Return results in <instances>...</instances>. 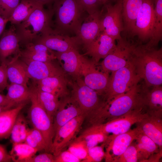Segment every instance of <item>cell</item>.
Masks as SVG:
<instances>
[{"instance_id":"obj_1","label":"cell","mask_w":162,"mask_h":162,"mask_svg":"<svg viewBox=\"0 0 162 162\" xmlns=\"http://www.w3.org/2000/svg\"><path fill=\"white\" fill-rule=\"evenodd\" d=\"M142 106H145L143 102L142 86L138 83L110 100L103 101L99 108L87 117L91 126L98 124L113 120Z\"/></svg>"},{"instance_id":"obj_2","label":"cell","mask_w":162,"mask_h":162,"mask_svg":"<svg viewBox=\"0 0 162 162\" xmlns=\"http://www.w3.org/2000/svg\"><path fill=\"white\" fill-rule=\"evenodd\" d=\"M131 63L147 87L162 84V48L150 47L138 42Z\"/></svg>"},{"instance_id":"obj_3","label":"cell","mask_w":162,"mask_h":162,"mask_svg":"<svg viewBox=\"0 0 162 162\" xmlns=\"http://www.w3.org/2000/svg\"><path fill=\"white\" fill-rule=\"evenodd\" d=\"M54 13L52 7L46 9L41 4L24 21L14 25L20 44L34 43L53 28Z\"/></svg>"},{"instance_id":"obj_4","label":"cell","mask_w":162,"mask_h":162,"mask_svg":"<svg viewBox=\"0 0 162 162\" xmlns=\"http://www.w3.org/2000/svg\"><path fill=\"white\" fill-rule=\"evenodd\" d=\"M52 7L55 20L54 29L68 35L76 34L85 11L79 0H55Z\"/></svg>"},{"instance_id":"obj_5","label":"cell","mask_w":162,"mask_h":162,"mask_svg":"<svg viewBox=\"0 0 162 162\" xmlns=\"http://www.w3.org/2000/svg\"><path fill=\"white\" fill-rule=\"evenodd\" d=\"M30 100L31 105L28 112L29 122L33 127L42 135L45 141L46 152H50L55 136L53 120L40 104L37 94L31 87Z\"/></svg>"},{"instance_id":"obj_6","label":"cell","mask_w":162,"mask_h":162,"mask_svg":"<svg viewBox=\"0 0 162 162\" xmlns=\"http://www.w3.org/2000/svg\"><path fill=\"white\" fill-rule=\"evenodd\" d=\"M146 108L142 106L131 110L125 114L105 123L92 125L91 130L103 133L108 136H114L128 131L135 123L148 116Z\"/></svg>"},{"instance_id":"obj_7","label":"cell","mask_w":162,"mask_h":162,"mask_svg":"<svg viewBox=\"0 0 162 162\" xmlns=\"http://www.w3.org/2000/svg\"><path fill=\"white\" fill-rule=\"evenodd\" d=\"M111 73L107 87L103 95L104 101H108L127 92L141 80L131 62Z\"/></svg>"},{"instance_id":"obj_8","label":"cell","mask_w":162,"mask_h":162,"mask_svg":"<svg viewBox=\"0 0 162 162\" xmlns=\"http://www.w3.org/2000/svg\"><path fill=\"white\" fill-rule=\"evenodd\" d=\"M113 51L102 62L101 71L110 73L130 64L137 43H134L125 37L116 40Z\"/></svg>"},{"instance_id":"obj_9","label":"cell","mask_w":162,"mask_h":162,"mask_svg":"<svg viewBox=\"0 0 162 162\" xmlns=\"http://www.w3.org/2000/svg\"><path fill=\"white\" fill-rule=\"evenodd\" d=\"M74 80H68L72 88L71 96L87 116L99 108L103 101H100L98 92L87 86L82 77Z\"/></svg>"},{"instance_id":"obj_10","label":"cell","mask_w":162,"mask_h":162,"mask_svg":"<svg viewBox=\"0 0 162 162\" xmlns=\"http://www.w3.org/2000/svg\"><path fill=\"white\" fill-rule=\"evenodd\" d=\"M100 21L101 30L114 38L121 39L124 31L121 0H117L114 4L104 5Z\"/></svg>"},{"instance_id":"obj_11","label":"cell","mask_w":162,"mask_h":162,"mask_svg":"<svg viewBox=\"0 0 162 162\" xmlns=\"http://www.w3.org/2000/svg\"><path fill=\"white\" fill-rule=\"evenodd\" d=\"M85 114L79 115L62 126L56 133L50 152L55 156L64 150L76 137L86 117Z\"/></svg>"},{"instance_id":"obj_12","label":"cell","mask_w":162,"mask_h":162,"mask_svg":"<svg viewBox=\"0 0 162 162\" xmlns=\"http://www.w3.org/2000/svg\"><path fill=\"white\" fill-rule=\"evenodd\" d=\"M154 0H143L131 37L137 36L138 42L148 41L151 37L154 20Z\"/></svg>"},{"instance_id":"obj_13","label":"cell","mask_w":162,"mask_h":162,"mask_svg":"<svg viewBox=\"0 0 162 162\" xmlns=\"http://www.w3.org/2000/svg\"><path fill=\"white\" fill-rule=\"evenodd\" d=\"M97 63L82 55V73L85 84L96 91L99 95H103L109 82V73L100 71L96 66Z\"/></svg>"},{"instance_id":"obj_14","label":"cell","mask_w":162,"mask_h":162,"mask_svg":"<svg viewBox=\"0 0 162 162\" xmlns=\"http://www.w3.org/2000/svg\"><path fill=\"white\" fill-rule=\"evenodd\" d=\"M141 131L140 127L121 134L108 136L104 142L106 152L105 158L106 162H112V160L122 154L135 140Z\"/></svg>"},{"instance_id":"obj_15","label":"cell","mask_w":162,"mask_h":162,"mask_svg":"<svg viewBox=\"0 0 162 162\" xmlns=\"http://www.w3.org/2000/svg\"><path fill=\"white\" fill-rule=\"evenodd\" d=\"M33 43L42 44L54 51L60 52L74 48L78 49V46L81 44L77 36L70 37L53 28Z\"/></svg>"},{"instance_id":"obj_16","label":"cell","mask_w":162,"mask_h":162,"mask_svg":"<svg viewBox=\"0 0 162 162\" xmlns=\"http://www.w3.org/2000/svg\"><path fill=\"white\" fill-rule=\"evenodd\" d=\"M84 114L85 113L71 96L68 95L60 99L59 106L53 119L55 135L62 126L74 118Z\"/></svg>"},{"instance_id":"obj_17","label":"cell","mask_w":162,"mask_h":162,"mask_svg":"<svg viewBox=\"0 0 162 162\" xmlns=\"http://www.w3.org/2000/svg\"><path fill=\"white\" fill-rule=\"evenodd\" d=\"M22 60L27 64L28 78L33 81H38L48 77L65 74L62 68L53 62L54 60L46 62Z\"/></svg>"},{"instance_id":"obj_18","label":"cell","mask_w":162,"mask_h":162,"mask_svg":"<svg viewBox=\"0 0 162 162\" xmlns=\"http://www.w3.org/2000/svg\"><path fill=\"white\" fill-rule=\"evenodd\" d=\"M116 41L114 38L101 31L91 43L84 47L86 51L84 55L90 56L98 63L113 51L116 46Z\"/></svg>"},{"instance_id":"obj_19","label":"cell","mask_w":162,"mask_h":162,"mask_svg":"<svg viewBox=\"0 0 162 162\" xmlns=\"http://www.w3.org/2000/svg\"><path fill=\"white\" fill-rule=\"evenodd\" d=\"M102 10L89 15L82 22L76 36L85 47L91 43L101 32L100 21Z\"/></svg>"},{"instance_id":"obj_20","label":"cell","mask_w":162,"mask_h":162,"mask_svg":"<svg viewBox=\"0 0 162 162\" xmlns=\"http://www.w3.org/2000/svg\"><path fill=\"white\" fill-rule=\"evenodd\" d=\"M20 41L14 25L5 30L0 38V60L6 63L8 58L20 56Z\"/></svg>"},{"instance_id":"obj_21","label":"cell","mask_w":162,"mask_h":162,"mask_svg":"<svg viewBox=\"0 0 162 162\" xmlns=\"http://www.w3.org/2000/svg\"><path fill=\"white\" fill-rule=\"evenodd\" d=\"M74 48L64 52H55L56 59L64 72L71 76L74 80L82 77L81 57L77 50Z\"/></svg>"},{"instance_id":"obj_22","label":"cell","mask_w":162,"mask_h":162,"mask_svg":"<svg viewBox=\"0 0 162 162\" xmlns=\"http://www.w3.org/2000/svg\"><path fill=\"white\" fill-rule=\"evenodd\" d=\"M65 74L48 77L38 81H33V85L41 90L52 94L60 99L69 95L68 80Z\"/></svg>"},{"instance_id":"obj_23","label":"cell","mask_w":162,"mask_h":162,"mask_svg":"<svg viewBox=\"0 0 162 162\" xmlns=\"http://www.w3.org/2000/svg\"><path fill=\"white\" fill-rule=\"evenodd\" d=\"M162 114H149L137 123L141 131L152 139L160 149L162 146Z\"/></svg>"},{"instance_id":"obj_24","label":"cell","mask_w":162,"mask_h":162,"mask_svg":"<svg viewBox=\"0 0 162 162\" xmlns=\"http://www.w3.org/2000/svg\"><path fill=\"white\" fill-rule=\"evenodd\" d=\"M25 46L20 54V57L22 60L46 62L56 59L55 51L42 44L31 43Z\"/></svg>"},{"instance_id":"obj_25","label":"cell","mask_w":162,"mask_h":162,"mask_svg":"<svg viewBox=\"0 0 162 162\" xmlns=\"http://www.w3.org/2000/svg\"><path fill=\"white\" fill-rule=\"evenodd\" d=\"M7 73L10 83L27 86L29 78L27 73V65L19 56L8 60L7 63Z\"/></svg>"},{"instance_id":"obj_26","label":"cell","mask_w":162,"mask_h":162,"mask_svg":"<svg viewBox=\"0 0 162 162\" xmlns=\"http://www.w3.org/2000/svg\"><path fill=\"white\" fill-rule=\"evenodd\" d=\"M150 87L142 86L143 104L149 114H162L161 85Z\"/></svg>"},{"instance_id":"obj_27","label":"cell","mask_w":162,"mask_h":162,"mask_svg":"<svg viewBox=\"0 0 162 162\" xmlns=\"http://www.w3.org/2000/svg\"><path fill=\"white\" fill-rule=\"evenodd\" d=\"M143 0H121L124 31L131 37Z\"/></svg>"},{"instance_id":"obj_28","label":"cell","mask_w":162,"mask_h":162,"mask_svg":"<svg viewBox=\"0 0 162 162\" xmlns=\"http://www.w3.org/2000/svg\"><path fill=\"white\" fill-rule=\"evenodd\" d=\"M26 103L21 104L0 113V141L10 137L16 118Z\"/></svg>"},{"instance_id":"obj_29","label":"cell","mask_w":162,"mask_h":162,"mask_svg":"<svg viewBox=\"0 0 162 162\" xmlns=\"http://www.w3.org/2000/svg\"><path fill=\"white\" fill-rule=\"evenodd\" d=\"M135 140L139 161L145 162L151 156L162 150L141 130Z\"/></svg>"},{"instance_id":"obj_30","label":"cell","mask_w":162,"mask_h":162,"mask_svg":"<svg viewBox=\"0 0 162 162\" xmlns=\"http://www.w3.org/2000/svg\"><path fill=\"white\" fill-rule=\"evenodd\" d=\"M41 4L34 0H21L8 19V22L15 25L24 21Z\"/></svg>"},{"instance_id":"obj_31","label":"cell","mask_w":162,"mask_h":162,"mask_svg":"<svg viewBox=\"0 0 162 162\" xmlns=\"http://www.w3.org/2000/svg\"><path fill=\"white\" fill-rule=\"evenodd\" d=\"M154 20L152 34L146 46L156 47L162 39V0H154Z\"/></svg>"},{"instance_id":"obj_32","label":"cell","mask_w":162,"mask_h":162,"mask_svg":"<svg viewBox=\"0 0 162 162\" xmlns=\"http://www.w3.org/2000/svg\"><path fill=\"white\" fill-rule=\"evenodd\" d=\"M32 87L35 92L41 105L53 120L60 104V99L57 96L43 91L33 85Z\"/></svg>"},{"instance_id":"obj_33","label":"cell","mask_w":162,"mask_h":162,"mask_svg":"<svg viewBox=\"0 0 162 162\" xmlns=\"http://www.w3.org/2000/svg\"><path fill=\"white\" fill-rule=\"evenodd\" d=\"M6 95L8 99L16 106L30 100V88L24 85L14 83L8 84Z\"/></svg>"},{"instance_id":"obj_34","label":"cell","mask_w":162,"mask_h":162,"mask_svg":"<svg viewBox=\"0 0 162 162\" xmlns=\"http://www.w3.org/2000/svg\"><path fill=\"white\" fill-rule=\"evenodd\" d=\"M30 129L25 116L20 112L16 118L10 136L12 144L24 142Z\"/></svg>"},{"instance_id":"obj_35","label":"cell","mask_w":162,"mask_h":162,"mask_svg":"<svg viewBox=\"0 0 162 162\" xmlns=\"http://www.w3.org/2000/svg\"><path fill=\"white\" fill-rule=\"evenodd\" d=\"M38 151L25 142L12 144L9 154L12 161L27 162Z\"/></svg>"},{"instance_id":"obj_36","label":"cell","mask_w":162,"mask_h":162,"mask_svg":"<svg viewBox=\"0 0 162 162\" xmlns=\"http://www.w3.org/2000/svg\"><path fill=\"white\" fill-rule=\"evenodd\" d=\"M68 150L81 161L87 157L88 149L86 141L80 136L70 144Z\"/></svg>"},{"instance_id":"obj_37","label":"cell","mask_w":162,"mask_h":162,"mask_svg":"<svg viewBox=\"0 0 162 162\" xmlns=\"http://www.w3.org/2000/svg\"><path fill=\"white\" fill-rule=\"evenodd\" d=\"M24 142L38 152L44 150L46 152V145L44 137L41 133L34 128L30 129Z\"/></svg>"},{"instance_id":"obj_38","label":"cell","mask_w":162,"mask_h":162,"mask_svg":"<svg viewBox=\"0 0 162 162\" xmlns=\"http://www.w3.org/2000/svg\"><path fill=\"white\" fill-rule=\"evenodd\" d=\"M80 136L86 141L88 149L97 146L99 143L105 142L108 137V136L103 133L92 131L88 128Z\"/></svg>"},{"instance_id":"obj_39","label":"cell","mask_w":162,"mask_h":162,"mask_svg":"<svg viewBox=\"0 0 162 162\" xmlns=\"http://www.w3.org/2000/svg\"><path fill=\"white\" fill-rule=\"evenodd\" d=\"M138 161L137 151L134 143H131L119 156L114 158L113 162H136Z\"/></svg>"},{"instance_id":"obj_40","label":"cell","mask_w":162,"mask_h":162,"mask_svg":"<svg viewBox=\"0 0 162 162\" xmlns=\"http://www.w3.org/2000/svg\"><path fill=\"white\" fill-rule=\"evenodd\" d=\"M104 144L103 143L100 146H96L88 149L86 158L81 162H99L105 158Z\"/></svg>"},{"instance_id":"obj_41","label":"cell","mask_w":162,"mask_h":162,"mask_svg":"<svg viewBox=\"0 0 162 162\" xmlns=\"http://www.w3.org/2000/svg\"><path fill=\"white\" fill-rule=\"evenodd\" d=\"M21 0H0V13L8 19Z\"/></svg>"},{"instance_id":"obj_42","label":"cell","mask_w":162,"mask_h":162,"mask_svg":"<svg viewBox=\"0 0 162 162\" xmlns=\"http://www.w3.org/2000/svg\"><path fill=\"white\" fill-rule=\"evenodd\" d=\"M85 11L89 15L100 10V7L103 5L100 0H79Z\"/></svg>"},{"instance_id":"obj_43","label":"cell","mask_w":162,"mask_h":162,"mask_svg":"<svg viewBox=\"0 0 162 162\" xmlns=\"http://www.w3.org/2000/svg\"><path fill=\"white\" fill-rule=\"evenodd\" d=\"M81 160L68 150L55 156V162H79Z\"/></svg>"},{"instance_id":"obj_44","label":"cell","mask_w":162,"mask_h":162,"mask_svg":"<svg viewBox=\"0 0 162 162\" xmlns=\"http://www.w3.org/2000/svg\"><path fill=\"white\" fill-rule=\"evenodd\" d=\"M27 162H55V156L52 153L46 152L34 155Z\"/></svg>"},{"instance_id":"obj_45","label":"cell","mask_w":162,"mask_h":162,"mask_svg":"<svg viewBox=\"0 0 162 162\" xmlns=\"http://www.w3.org/2000/svg\"><path fill=\"white\" fill-rule=\"evenodd\" d=\"M7 62L2 63L0 64V92H2L8 85L7 73Z\"/></svg>"},{"instance_id":"obj_46","label":"cell","mask_w":162,"mask_h":162,"mask_svg":"<svg viewBox=\"0 0 162 162\" xmlns=\"http://www.w3.org/2000/svg\"><path fill=\"white\" fill-rule=\"evenodd\" d=\"M11 161V156L5 147L0 144V162H9Z\"/></svg>"},{"instance_id":"obj_47","label":"cell","mask_w":162,"mask_h":162,"mask_svg":"<svg viewBox=\"0 0 162 162\" xmlns=\"http://www.w3.org/2000/svg\"><path fill=\"white\" fill-rule=\"evenodd\" d=\"M0 106L9 109L16 106L8 99L6 95L0 93Z\"/></svg>"},{"instance_id":"obj_48","label":"cell","mask_w":162,"mask_h":162,"mask_svg":"<svg viewBox=\"0 0 162 162\" xmlns=\"http://www.w3.org/2000/svg\"><path fill=\"white\" fill-rule=\"evenodd\" d=\"M8 22V19L5 18L0 13V38L5 30L6 25Z\"/></svg>"},{"instance_id":"obj_49","label":"cell","mask_w":162,"mask_h":162,"mask_svg":"<svg viewBox=\"0 0 162 162\" xmlns=\"http://www.w3.org/2000/svg\"><path fill=\"white\" fill-rule=\"evenodd\" d=\"M38 3L41 4L43 5H50L53 3L55 0H34Z\"/></svg>"},{"instance_id":"obj_50","label":"cell","mask_w":162,"mask_h":162,"mask_svg":"<svg viewBox=\"0 0 162 162\" xmlns=\"http://www.w3.org/2000/svg\"><path fill=\"white\" fill-rule=\"evenodd\" d=\"M103 5H105L109 4H112V2H116L117 0H100Z\"/></svg>"},{"instance_id":"obj_51","label":"cell","mask_w":162,"mask_h":162,"mask_svg":"<svg viewBox=\"0 0 162 162\" xmlns=\"http://www.w3.org/2000/svg\"><path fill=\"white\" fill-rule=\"evenodd\" d=\"M8 110V109H7L6 108L4 107L0 106V113H1L2 112H3V111L5 110Z\"/></svg>"},{"instance_id":"obj_52","label":"cell","mask_w":162,"mask_h":162,"mask_svg":"<svg viewBox=\"0 0 162 162\" xmlns=\"http://www.w3.org/2000/svg\"><path fill=\"white\" fill-rule=\"evenodd\" d=\"M1 64V61H0V64Z\"/></svg>"}]
</instances>
